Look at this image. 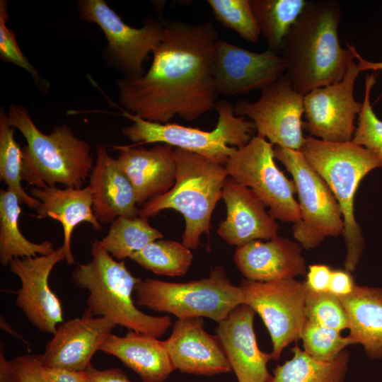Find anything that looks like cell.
<instances>
[{"label": "cell", "mask_w": 382, "mask_h": 382, "mask_svg": "<svg viewBox=\"0 0 382 382\" xmlns=\"http://www.w3.org/2000/svg\"><path fill=\"white\" fill-rule=\"evenodd\" d=\"M274 157L291 175L299 197L301 220L293 235L302 248L318 247L329 236L344 231L340 207L325 181L308 163L300 151L275 146Z\"/></svg>", "instance_id": "cell-9"}, {"label": "cell", "mask_w": 382, "mask_h": 382, "mask_svg": "<svg viewBox=\"0 0 382 382\" xmlns=\"http://www.w3.org/2000/svg\"><path fill=\"white\" fill-rule=\"evenodd\" d=\"M117 160L134 187L138 206L168 192L175 185V147L157 144L151 149L116 146Z\"/></svg>", "instance_id": "cell-21"}, {"label": "cell", "mask_w": 382, "mask_h": 382, "mask_svg": "<svg viewBox=\"0 0 382 382\" xmlns=\"http://www.w3.org/2000/svg\"><path fill=\"white\" fill-rule=\"evenodd\" d=\"M349 272L346 270H332L328 291L339 298L352 293L356 284Z\"/></svg>", "instance_id": "cell-40"}, {"label": "cell", "mask_w": 382, "mask_h": 382, "mask_svg": "<svg viewBox=\"0 0 382 382\" xmlns=\"http://www.w3.org/2000/svg\"><path fill=\"white\" fill-rule=\"evenodd\" d=\"M244 303L262 319L272 342V359L280 357L283 349L301 339L304 324L305 282L294 278L262 282L243 279L241 282Z\"/></svg>", "instance_id": "cell-11"}, {"label": "cell", "mask_w": 382, "mask_h": 382, "mask_svg": "<svg viewBox=\"0 0 382 382\" xmlns=\"http://www.w3.org/2000/svg\"><path fill=\"white\" fill-rule=\"evenodd\" d=\"M52 382H89L86 371H74L62 368H45Z\"/></svg>", "instance_id": "cell-42"}, {"label": "cell", "mask_w": 382, "mask_h": 382, "mask_svg": "<svg viewBox=\"0 0 382 382\" xmlns=\"http://www.w3.org/2000/svg\"><path fill=\"white\" fill-rule=\"evenodd\" d=\"M341 8L336 1H308L285 37L280 54L294 88L305 96L340 81L354 55L341 46L338 26Z\"/></svg>", "instance_id": "cell-2"}, {"label": "cell", "mask_w": 382, "mask_h": 382, "mask_svg": "<svg viewBox=\"0 0 382 382\" xmlns=\"http://www.w3.org/2000/svg\"><path fill=\"white\" fill-rule=\"evenodd\" d=\"M284 58L268 49L255 52L218 40L214 76L218 95L231 96L262 90L284 75Z\"/></svg>", "instance_id": "cell-15"}, {"label": "cell", "mask_w": 382, "mask_h": 382, "mask_svg": "<svg viewBox=\"0 0 382 382\" xmlns=\"http://www.w3.org/2000/svg\"><path fill=\"white\" fill-rule=\"evenodd\" d=\"M85 371L89 382H131L125 372L117 368L98 370L91 364Z\"/></svg>", "instance_id": "cell-41"}, {"label": "cell", "mask_w": 382, "mask_h": 382, "mask_svg": "<svg viewBox=\"0 0 382 382\" xmlns=\"http://www.w3.org/2000/svg\"><path fill=\"white\" fill-rule=\"evenodd\" d=\"M255 311L243 303L233 308L216 329L231 369L238 382H270L267 364L271 353L258 348L253 328Z\"/></svg>", "instance_id": "cell-19"}, {"label": "cell", "mask_w": 382, "mask_h": 382, "mask_svg": "<svg viewBox=\"0 0 382 382\" xmlns=\"http://www.w3.org/2000/svg\"><path fill=\"white\" fill-rule=\"evenodd\" d=\"M300 151L325 181L340 207L345 225L342 236L347 248L345 267L352 272L365 245L354 216L355 195L363 178L373 170L382 168V161L374 152L352 141L330 142L308 137Z\"/></svg>", "instance_id": "cell-5"}, {"label": "cell", "mask_w": 382, "mask_h": 382, "mask_svg": "<svg viewBox=\"0 0 382 382\" xmlns=\"http://www.w3.org/2000/svg\"><path fill=\"white\" fill-rule=\"evenodd\" d=\"M96 159L89 177L94 214L100 224L120 216L136 218L139 209L132 184L117 158L102 144L96 149Z\"/></svg>", "instance_id": "cell-23"}, {"label": "cell", "mask_w": 382, "mask_h": 382, "mask_svg": "<svg viewBox=\"0 0 382 382\" xmlns=\"http://www.w3.org/2000/svg\"><path fill=\"white\" fill-rule=\"evenodd\" d=\"M8 1H0V58L25 69L31 76L36 86L46 94L50 87V82L44 79L29 62L19 47L14 32L7 26L8 21Z\"/></svg>", "instance_id": "cell-37"}, {"label": "cell", "mask_w": 382, "mask_h": 382, "mask_svg": "<svg viewBox=\"0 0 382 382\" xmlns=\"http://www.w3.org/2000/svg\"><path fill=\"white\" fill-rule=\"evenodd\" d=\"M9 362L18 382H52L45 371L41 355L24 354Z\"/></svg>", "instance_id": "cell-38"}, {"label": "cell", "mask_w": 382, "mask_h": 382, "mask_svg": "<svg viewBox=\"0 0 382 382\" xmlns=\"http://www.w3.org/2000/svg\"><path fill=\"white\" fill-rule=\"evenodd\" d=\"M81 21L94 23L103 30L107 41V57L124 77L142 76L144 62L163 39L164 25L148 19L137 28L126 24L104 0L77 1Z\"/></svg>", "instance_id": "cell-12"}, {"label": "cell", "mask_w": 382, "mask_h": 382, "mask_svg": "<svg viewBox=\"0 0 382 382\" xmlns=\"http://www.w3.org/2000/svg\"><path fill=\"white\" fill-rule=\"evenodd\" d=\"M349 44V43H348ZM349 47L351 48L354 55V58L357 59L358 63L357 65L359 68L360 71H380L382 70V62H371L363 58L357 52L356 48L349 44Z\"/></svg>", "instance_id": "cell-44"}, {"label": "cell", "mask_w": 382, "mask_h": 382, "mask_svg": "<svg viewBox=\"0 0 382 382\" xmlns=\"http://www.w3.org/2000/svg\"><path fill=\"white\" fill-rule=\"evenodd\" d=\"M17 196L8 190H0V262L9 265L15 257L47 255L55 249L50 241L31 242L21 233L18 221L21 214Z\"/></svg>", "instance_id": "cell-27"}, {"label": "cell", "mask_w": 382, "mask_h": 382, "mask_svg": "<svg viewBox=\"0 0 382 382\" xmlns=\"http://www.w3.org/2000/svg\"><path fill=\"white\" fill-rule=\"evenodd\" d=\"M0 382H18L9 361L5 358L2 345L0 350Z\"/></svg>", "instance_id": "cell-43"}, {"label": "cell", "mask_w": 382, "mask_h": 382, "mask_svg": "<svg viewBox=\"0 0 382 382\" xmlns=\"http://www.w3.org/2000/svg\"><path fill=\"white\" fill-rule=\"evenodd\" d=\"M349 320V337L371 359L382 357V288L356 284L340 297Z\"/></svg>", "instance_id": "cell-26"}, {"label": "cell", "mask_w": 382, "mask_h": 382, "mask_svg": "<svg viewBox=\"0 0 382 382\" xmlns=\"http://www.w3.org/2000/svg\"><path fill=\"white\" fill-rule=\"evenodd\" d=\"M274 159L273 144L256 135L236 148L225 168L229 177L253 190L273 218L296 224L301 220V212L294 198L295 184L278 168Z\"/></svg>", "instance_id": "cell-10"}, {"label": "cell", "mask_w": 382, "mask_h": 382, "mask_svg": "<svg viewBox=\"0 0 382 382\" xmlns=\"http://www.w3.org/2000/svg\"><path fill=\"white\" fill-rule=\"evenodd\" d=\"M303 98L285 73L262 89L257 100L237 102L233 105L234 113L250 118L257 135L273 145L300 151L305 139L302 131Z\"/></svg>", "instance_id": "cell-13"}, {"label": "cell", "mask_w": 382, "mask_h": 382, "mask_svg": "<svg viewBox=\"0 0 382 382\" xmlns=\"http://www.w3.org/2000/svg\"><path fill=\"white\" fill-rule=\"evenodd\" d=\"M306 320L338 331L349 328L346 311L340 298L330 291L314 292L308 289L305 301Z\"/></svg>", "instance_id": "cell-35"}, {"label": "cell", "mask_w": 382, "mask_h": 382, "mask_svg": "<svg viewBox=\"0 0 382 382\" xmlns=\"http://www.w3.org/2000/svg\"><path fill=\"white\" fill-rule=\"evenodd\" d=\"M100 245L112 257L124 260L149 243L161 239L163 233L152 227L147 218L120 216L111 224Z\"/></svg>", "instance_id": "cell-30"}, {"label": "cell", "mask_w": 382, "mask_h": 382, "mask_svg": "<svg viewBox=\"0 0 382 382\" xmlns=\"http://www.w3.org/2000/svg\"><path fill=\"white\" fill-rule=\"evenodd\" d=\"M100 350L118 358L143 382H164L175 370L163 341L133 330L124 337L110 334Z\"/></svg>", "instance_id": "cell-25"}, {"label": "cell", "mask_w": 382, "mask_h": 382, "mask_svg": "<svg viewBox=\"0 0 382 382\" xmlns=\"http://www.w3.org/2000/svg\"><path fill=\"white\" fill-rule=\"evenodd\" d=\"M293 357L273 370L270 382H345L349 354L346 349L328 361L316 360L298 346Z\"/></svg>", "instance_id": "cell-28"}, {"label": "cell", "mask_w": 382, "mask_h": 382, "mask_svg": "<svg viewBox=\"0 0 382 382\" xmlns=\"http://www.w3.org/2000/svg\"><path fill=\"white\" fill-rule=\"evenodd\" d=\"M301 248L297 241L278 236L267 242L255 240L236 248L234 262L248 280L269 282L295 278L307 273Z\"/></svg>", "instance_id": "cell-22"}, {"label": "cell", "mask_w": 382, "mask_h": 382, "mask_svg": "<svg viewBox=\"0 0 382 382\" xmlns=\"http://www.w3.org/2000/svg\"><path fill=\"white\" fill-rule=\"evenodd\" d=\"M222 199L226 217L219 224L216 232L227 243L236 247L255 240H270L278 236L276 219L251 189L231 177L225 181Z\"/></svg>", "instance_id": "cell-20"}, {"label": "cell", "mask_w": 382, "mask_h": 382, "mask_svg": "<svg viewBox=\"0 0 382 382\" xmlns=\"http://www.w3.org/2000/svg\"><path fill=\"white\" fill-rule=\"evenodd\" d=\"M176 178L166 193L146 202L139 216H154L164 209L179 212L185 221L183 243L190 249L199 246L203 233H208L213 211L221 199L226 178L225 166L199 154L175 148Z\"/></svg>", "instance_id": "cell-6"}, {"label": "cell", "mask_w": 382, "mask_h": 382, "mask_svg": "<svg viewBox=\"0 0 382 382\" xmlns=\"http://www.w3.org/2000/svg\"><path fill=\"white\" fill-rule=\"evenodd\" d=\"M116 325L86 310L81 317L60 323L41 355L43 366L85 371Z\"/></svg>", "instance_id": "cell-17"}, {"label": "cell", "mask_w": 382, "mask_h": 382, "mask_svg": "<svg viewBox=\"0 0 382 382\" xmlns=\"http://www.w3.org/2000/svg\"><path fill=\"white\" fill-rule=\"evenodd\" d=\"M30 195L38 199L40 204L36 209V217L45 219L48 217L61 223L64 241L62 245L68 265L75 263L71 251V236L74 228L82 222L89 223L96 231L102 226L96 217L91 190L87 185L81 188L55 187L39 188L32 187Z\"/></svg>", "instance_id": "cell-24"}, {"label": "cell", "mask_w": 382, "mask_h": 382, "mask_svg": "<svg viewBox=\"0 0 382 382\" xmlns=\"http://www.w3.org/2000/svg\"><path fill=\"white\" fill-rule=\"evenodd\" d=\"M10 125L25 138L22 180L39 188H81L94 167L90 144L76 135L67 125L55 126L46 134L35 125L27 108L11 104Z\"/></svg>", "instance_id": "cell-3"}, {"label": "cell", "mask_w": 382, "mask_h": 382, "mask_svg": "<svg viewBox=\"0 0 382 382\" xmlns=\"http://www.w3.org/2000/svg\"><path fill=\"white\" fill-rule=\"evenodd\" d=\"M91 260L78 264L71 274L74 284L89 293L86 310L129 330L156 338L163 335L171 325L170 318L146 314L134 303L132 294L141 279L130 273L123 260H115L98 240L91 241Z\"/></svg>", "instance_id": "cell-4"}, {"label": "cell", "mask_w": 382, "mask_h": 382, "mask_svg": "<svg viewBox=\"0 0 382 382\" xmlns=\"http://www.w3.org/2000/svg\"><path fill=\"white\" fill-rule=\"evenodd\" d=\"M375 83V74L366 75L364 101L352 141L374 152L382 161V120L376 115L370 100Z\"/></svg>", "instance_id": "cell-36"}, {"label": "cell", "mask_w": 382, "mask_h": 382, "mask_svg": "<svg viewBox=\"0 0 382 382\" xmlns=\"http://www.w3.org/2000/svg\"><path fill=\"white\" fill-rule=\"evenodd\" d=\"M64 259L61 246L47 255L15 257L9 263L11 272L21 284L17 291V306L30 323L44 333L54 335L64 322L62 305L49 286V277L55 265Z\"/></svg>", "instance_id": "cell-16"}, {"label": "cell", "mask_w": 382, "mask_h": 382, "mask_svg": "<svg viewBox=\"0 0 382 382\" xmlns=\"http://www.w3.org/2000/svg\"><path fill=\"white\" fill-rule=\"evenodd\" d=\"M270 50L280 54L284 40L308 4L306 0H250Z\"/></svg>", "instance_id": "cell-29"}, {"label": "cell", "mask_w": 382, "mask_h": 382, "mask_svg": "<svg viewBox=\"0 0 382 382\" xmlns=\"http://www.w3.org/2000/svg\"><path fill=\"white\" fill-rule=\"evenodd\" d=\"M332 270L323 264L309 265L305 284L307 288L314 292L328 291Z\"/></svg>", "instance_id": "cell-39"}, {"label": "cell", "mask_w": 382, "mask_h": 382, "mask_svg": "<svg viewBox=\"0 0 382 382\" xmlns=\"http://www.w3.org/2000/svg\"><path fill=\"white\" fill-rule=\"evenodd\" d=\"M214 18L245 40L255 43L261 34L250 0H207Z\"/></svg>", "instance_id": "cell-33"}, {"label": "cell", "mask_w": 382, "mask_h": 382, "mask_svg": "<svg viewBox=\"0 0 382 382\" xmlns=\"http://www.w3.org/2000/svg\"><path fill=\"white\" fill-rule=\"evenodd\" d=\"M163 344L175 370L182 373L213 376L232 370L217 336L205 331L202 318L178 319Z\"/></svg>", "instance_id": "cell-18"}, {"label": "cell", "mask_w": 382, "mask_h": 382, "mask_svg": "<svg viewBox=\"0 0 382 382\" xmlns=\"http://www.w3.org/2000/svg\"><path fill=\"white\" fill-rule=\"evenodd\" d=\"M14 127L8 113L0 108V178L7 190L15 194L21 204L37 209L40 202L28 194L22 187L23 151L14 138Z\"/></svg>", "instance_id": "cell-32"}, {"label": "cell", "mask_w": 382, "mask_h": 382, "mask_svg": "<svg viewBox=\"0 0 382 382\" xmlns=\"http://www.w3.org/2000/svg\"><path fill=\"white\" fill-rule=\"evenodd\" d=\"M301 340L305 352L321 361L333 359L346 347L354 345L351 338L348 335L342 337L340 331L307 320L303 326Z\"/></svg>", "instance_id": "cell-34"}, {"label": "cell", "mask_w": 382, "mask_h": 382, "mask_svg": "<svg viewBox=\"0 0 382 382\" xmlns=\"http://www.w3.org/2000/svg\"><path fill=\"white\" fill-rule=\"evenodd\" d=\"M120 108L122 115L133 122L122 129L130 141L144 144H166L175 148L193 152L225 166L236 148L245 146L252 139L255 127L251 120L235 115L233 105L228 101L216 102L218 120L212 131L177 124H161L146 120Z\"/></svg>", "instance_id": "cell-7"}, {"label": "cell", "mask_w": 382, "mask_h": 382, "mask_svg": "<svg viewBox=\"0 0 382 382\" xmlns=\"http://www.w3.org/2000/svg\"><path fill=\"white\" fill-rule=\"evenodd\" d=\"M360 72L354 61L340 81L313 89L304 96L306 122L303 127L311 137L330 142L352 140L356 117L362 106L354 97L355 81Z\"/></svg>", "instance_id": "cell-14"}, {"label": "cell", "mask_w": 382, "mask_h": 382, "mask_svg": "<svg viewBox=\"0 0 382 382\" xmlns=\"http://www.w3.org/2000/svg\"><path fill=\"white\" fill-rule=\"evenodd\" d=\"M134 293L139 306L178 319L206 317L218 323L244 303L241 287L234 286L220 266L213 268L207 277L187 282L141 279Z\"/></svg>", "instance_id": "cell-8"}, {"label": "cell", "mask_w": 382, "mask_h": 382, "mask_svg": "<svg viewBox=\"0 0 382 382\" xmlns=\"http://www.w3.org/2000/svg\"><path fill=\"white\" fill-rule=\"evenodd\" d=\"M129 259L156 274L179 277L188 271L193 255L183 243L158 239L133 253Z\"/></svg>", "instance_id": "cell-31"}, {"label": "cell", "mask_w": 382, "mask_h": 382, "mask_svg": "<svg viewBox=\"0 0 382 382\" xmlns=\"http://www.w3.org/2000/svg\"><path fill=\"white\" fill-rule=\"evenodd\" d=\"M216 30L210 21L164 25L151 66L142 76L117 81L122 109L161 124L179 116L192 121L215 108Z\"/></svg>", "instance_id": "cell-1"}]
</instances>
